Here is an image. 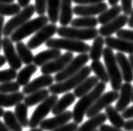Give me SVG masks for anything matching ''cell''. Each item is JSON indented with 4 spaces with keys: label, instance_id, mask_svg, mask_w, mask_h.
I'll return each mask as SVG.
<instances>
[{
    "label": "cell",
    "instance_id": "6da1fadb",
    "mask_svg": "<svg viewBox=\"0 0 133 131\" xmlns=\"http://www.w3.org/2000/svg\"><path fill=\"white\" fill-rule=\"evenodd\" d=\"M105 89H106V83L100 81L90 92L80 98L73 110L74 122L76 124H81L87 111L91 108L94 102L103 95Z\"/></svg>",
    "mask_w": 133,
    "mask_h": 131
},
{
    "label": "cell",
    "instance_id": "7a4b0ae2",
    "mask_svg": "<svg viewBox=\"0 0 133 131\" xmlns=\"http://www.w3.org/2000/svg\"><path fill=\"white\" fill-rule=\"evenodd\" d=\"M103 57L106 66L107 72L108 73L110 83L113 91H120L122 86V75L121 70L117 64L116 56L114 55L112 49L105 47L103 49Z\"/></svg>",
    "mask_w": 133,
    "mask_h": 131
},
{
    "label": "cell",
    "instance_id": "3957f363",
    "mask_svg": "<svg viewBox=\"0 0 133 131\" xmlns=\"http://www.w3.org/2000/svg\"><path fill=\"white\" fill-rule=\"evenodd\" d=\"M92 70L90 67L84 66L79 72H77L74 76L69 77L61 82H56V84H53L49 86V91L52 95H59L75 89L82 81L89 76Z\"/></svg>",
    "mask_w": 133,
    "mask_h": 131
},
{
    "label": "cell",
    "instance_id": "277c9868",
    "mask_svg": "<svg viewBox=\"0 0 133 131\" xmlns=\"http://www.w3.org/2000/svg\"><path fill=\"white\" fill-rule=\"evenodd\" d=\"M48 22L49 18L47 16H38L37 17L27 21L23 25H22L19 28L13 32L12 34L10 36V38L13 43H16L18 41H22V40H23L31 34L36 33L41 28H42L44 26L48 24Z\"/></svg>",
    "mask_w": 133,
    "mask_h": 131
},
{
    "label": "cell",
    "instance_id": "5b68a950",
    "mask_svg": "<svg viewBox=\"0 0 133 131\" xmlns=\"http://www.w3.org/2000/svg\"><path fill=\"white\" fill-rule=\"evenodd\" d=\"M48 48H55L59 50H66L70 52L87 53L90 50V46L83 41L74 40L70 38H50L45 43Z\"/></svg>",
    "mask_w": 133,
    "mask_h": 131
},
{
    "label": "cell",
    "instance_id": "8992f818",
    "mask_svg": "<svg viewBox=\"0 0 133 131\" xmlns=\"http://www.w3.org/2000/svg\"><path fill=\"white\" fill-rule=\"evenodd\" d=\"M57 34L65 38H70L79 41L94 40L99 34L98 29L95 28H79L74 27L61 26L58 27Z\"/></svg>",
    "mask_w": 133,
    "mask_h": 131
},
{
    "label": "cell",
    "instance_id": "52a82bcc",
    "mask_svg": "<svg viewBox=\"0 0 133 131\" xmlns=\"http://www.w3.org/2000/svg\"><path fill=\"white\" fill-rule=\"evenodd\" d=\"M58 100L57 95H51L49 96L44 101L40 103V105L36 108L30 118L29 128L35 129L40 125V124L45 120L50 112L52 111Z\"/></svg>",
    "mask_w": 133,
    "mask_h": 131
},
{
    "label": "cell",
    "instance_id": "ba28073f",
    "mask_svg": "<svg viewBox=\"0 0 133 131\" xmlns=\"http://www.w3.org/2000/svg\"><path fill=\"white\" fill-rule=\"evenodd\" d=\"M36 12V7L32 4H29L28 6L23 8V9L16 14L10 20H8L3 27V36L4 37H8L12 34L17 28L23 25L25 22L29 21L30 18Z\"/></svg>",
    "mask_w": 133,
    "mask_h": 131
},
{
    "label": "cell",
    "instance_id": "9c48e42d",
    "mask_svg": "<svg viewBox=\"0 0 133 131\" xmlns=\"http://www.w3.org/2000/svg\"><path fill=\"white\" fill-rule=\"evenodd\" d=\"M90 57L88 53H81L78 55L64 68L61 72L56 74L54 79L56 82H61L69 77L75 75L83 68L85 64L89 61Z\"/></svg>",
    "mask_w": 133,
    "mask_h": 131
},
{
    "label": "cell",
    "instance_id": "30bf717a",
    "mask_svg": "<svg viewBox=\"0 0 133 131\" xmlns=\"http://www.w3.org/2000/svg\"><path fill=\"white\" fill-rule=\"evenodd\" d=\"M58 27L55 23H50L44 26L38 32H36L35 35L27 41V46L31 49H36L43 43H45L48 40L52 38V37L57 33Z\"/></svg>",
    "mask_w": 133,
    "mask_h": 131
},
{
    "label": "cell",
    "instance_id": "8fae6325",
    "mask_svg": "<svg viewBox=\"0 0 133 131\" xmlns=\"http://www.w3.org/2000/svg\"><path fill=\"white\" fill-rule=\"evenodd\" d=\"M119 93L117 91H110L107 93H104L98 99L94 102L91 108L87 111L86 115L89 118L94 117L101 113V110L106 109L108 106L111 105L112 102L118 100Z\"/></svg>",
    "mask_w": 133,
    "mask_h": 131
},
{
    "label": "cell",
    "instance_id": "7c38bea8",
    "mask_svg": "<svg viewBox=\"0 0 133 131\" xmlns=\"http://www.w3.org/2000/svg\"><path fill=\"white\" fill-rule=\"evenodd\" d=\"M16 46L13 45V41L9 37H4L2 41V48L4 53L7 62L8 63L10 68L14 70H19L22 67V62L16 50Z\"/></svg>",
    "mask_w": 133,
    "mask_h": 131
},
{
    "label": "cell",
    "instance_id": "4fadbf2b",
    "mask_svg": "<svg viewBox=\"0 0 133 131\" xmlns=\"http://www.w3.org/2000/svg\"><path fill=\"white\" fill-rule=\"evenodd\" d=\"M74 59L73 52H67L62 54L61 57H57L51 62L45 64L41 67V72L43 75H50L52 73H58L61 72L66 66Z\"/></svg>",
    "mask_w": 133,
    "mask_h": 131
},
{
    "label": "cell",
    "instance_id": "5bb4252c",
    "mask_svg": "<svg viewBox=\"0 0 133 131\" xmlns=\"http://www.w3.org/2000/svg\"><path fill=\"white\" fill-rule=\"evenodd\" d=\"M71 119H73V112L65 110L61 114L55 115L52 118L45 119L40 124V128L43 130H53L66 124Z\"/></svg>",
    "mask_w": 133,
    "mask_h": 131
},
{
    "label": "cell",
    "instance_id": "9a60e30c",
    "mask_svg": "<svg viewBox=\"0 0 133 131\" xmlns=\"http://www.w3.org/2000/svg\"><path fill=\"white\" fill-rule=\"evenodd\" d=\"M129 18L125 14L119 15L115 19L112 20L104 25H102L98 29L99 34L102 37H111L112 34L122 29V27L128 23Z\"/></svg>",
    "mask_w": 133,
    "mask_h": 131
},
{
    "label": "cell",
    "instance_id": "2e32d148",
    "mask_svg": "<svg viewBox=\"0 0 133 131\" xmlns=\"http://www.w3.org/2000/svg\"><path fill=\"white\" fill-rule=\"evenodd\" d=\"M74 13L75 15L81 17H94L95 15L101 14L108 9V4L104 2L87 4V5H77L74 8Z\"/></svg>",
    "mask_w": 133,
    "mask_h": 131
},
{
    "label": "cell",
    "instance_id": "e0dca14e",
    "mask_svg": "<svg viewBox=\"0 0 133 131\" xmlns=\"http://www.w3.org/2000/svg\"><path fill=\"white\" fill-rule=\"evenodd\" d=\"M55 79L50 75H42L30 81L27 85L23 86L22 92L26 95H30L37 91L42 90L43 88L53 85Z\"/></svg>",
    "mask_w": 133,
    "mask_h": 131
},
{
    "label": "cell",
    "instance_id": "ac0fdd59",
    "mask_svg": "<svg viewBox=\"0 0 133 131\" xmlns=\"http://www.w3.org/2000/svg\"><path fill=\"white\" fill-rule=\"evenodd\" d=\"M105 44L108 47L117 50L119 52L133 54V41L118 37H108L105 38Z\"/></svg>",
    "mask_w": 133,
    "mask_h": 131
},
{
    "label": "cell",
    "instance_id": "d6986e66",
    "mask_svg": "<svg viewBox=\"0 0 133 131\" xmlns=\"http://www.w3.org/2000/svg\"><path fill=\"white\" fill-rule=\"evenodd\" d=\"M132 98V86L130 83L122 84L120 90L119 98L116 104L115 108L119 112H123L129 105Z\"/></svg>",
    "mask_w": 133,
    "mask_h": 131
},
{
    "label": "cell",
    "instance_id": "ffe728a7",
    "mask_svg": "<svg viewBox=\"0 0 133 131\" xmlns=\"http://www.w3.org/2000/svg\"><path fill=\"white\" fill-rule=\"evenodd\" d=\"M116 59L121 70L122 78L127 83H131L133 81V69L130 61L122 52L116 53Z\"/></svg>",
    "mask_w": 133,
    "mask_h": 131
},
{
    "label": "cell",
    "instance_id": "44dd1931",
    "mask_svg": "<svg viewBox=\"0 0 133 131\" xmlns=\"http://www.w3.org/2000/svg\"><path fill=\"white\" fill-rule=\"evenodd\" d=\"M61 55L62 54L61 50L55 48H48L47 50L42 51L36 54L34 57L33 62L36 67H42L45 64L56 59L57 57H61Z\"/></svg>",
    "mask_w": 133,
    "mask_h": 131
},
{
    "label": "cell",
    "instance_id": "7402d4cb",
    "mask_svg": "<svg viewBox=\"0 0 133 131\" xmlns=\"http://www.w3.org/2000/svg\"><path fill=\"white\" fill-rule=\"evenodd\" d=\"M73 0H61L59 22L61 26H68L72 22L74 9L72 8Z\"/></svg>",
    "mask_w": 133,
    "mask_h": 131
},
{
    "label": "cell",
    "instance_id": "603a6c76",
    "mask_svg": "<svg viewBox=\"0 0 133 131\" xmlns=\"http://www.w3.org/2000/svg\"><path fill=\"white\" fill-rule=\"evenodd\" d=\"M99 80L97 76H89L86 78L84 81H82L74 91V94L75 97L81 98L86 94H88L93 89L98 85Z\"/></svg>",
    "mask_w": 133,
    "mask_h": 131
},
{
    "label": "cell",
    "instance_id": "cb8c5ba5",
    "mask_svg": "<svg viewBox=\"0 0 133 131\" xmlns=\"http://www.w3.org/2000/svg\"><path fill=\"white\" fill-rule=\"evenodd\" d=\"M25 99V94L23 92H14L4 94L0 93V106L2 107H12L16 106Z\"/></svg>",
    "mask_w": 133,
    "mask_h": 131
},
{
    "label": "cell",
    "instance_id": "d4e9b609",
    "mask_svg": "<svg viewBox=\"0 0 133 131\" xmlns=\"http://www.w3.org/2000/svg\"><path fill=\"white\" fill-rule=\"evenodd\" d=\"M108 117L105 113H99L98 115L94 117H91L82 124L80 127L78 128L76 131H94L98 127L105 123Z\"/></svg>",
    "mask_w": 133,
    "mask_h": 131
},
{
    "label": "cell",
    "instance_id": "484cf974",
    "mask_svg": "<svg viewBox=\"0 0 133 131\" xmlns=\"http://www.w3.org/2000/svg\"><path fill=\"white\" fill-rule=\"evenodd\" d=\"M76 99L74 93L68 92L65 95H64L61 99L58 100L56 104L55 105L54 108L52 110V114L54 115H56L59 114H61L63 112H65V110L70 107L72 104H74V102Z\"/></svg>",
    "mask_w": 133,
    "mask_h": 131
},
{
    "label": "cell",
    "instance_id": "4316f807",
    "mask_svg": "<svg viewBox=\"0 0 133 131\" xmlns=\"http://www.w3.org/2000/svg\"><path fill=\"white\" fill-rule=\"evenodd\" d=\"M37 71V67L35 64L26 65L24 68H22L21 71L17 73V82L22 86H25L30 82V79L32 76V75Z\"/></svg>",
    "mask_w": 133,
    "mask_h": 131
},
{
    "label": "cell",
    "instance_id": "83f0119b",
    "mask_svg": "<svg viewBox=\"0 0 133 131\" xmlns=\"http://www.w3.org/2000/svg\"><path fill=\"white\" fill-rule=\"evenodd\" d=\"M105 114H106L108 120L110 121V123L112 124L114 127H117L119 129H122L124 127L125 120L122 115H120L119 111L114 108L113 106L109 105L105 109Z\"/></svg>",
    "mask_w": 133,
    "mask_h": 131
},
{
    "label": "cell",
    "instance_id": "f1b7e54d",
    "mask_svg": "<svg viewBox=\"0 0 133 131\" xmlns=\"http://www.w3.org/2000/svg\"><path fill=\"white\" fill-rule=\"evenodd\" d=\"M105 44V39L103 37L98 35L94 39L92 46L89 50V57L93 61H98L101 58L103 53V45Z\"/></svg>",
    "mask_w": 133,
    "mask_h": 131
},
{
    "label": "cell",
    "instance_id": "f546056e",
    "mask_svg": "<svg viewBox=\"0 0 133 131\" xmlns=\"http://www.w3.org/2000/svg\"><path fill=\"white\" fill-rule=\"evenodd\" d=\"M49 94H50L49 90L42 89V90L31 93L30 95H27V96L25 97L23 101L28 107L34 106L39 104V103H42V101H44L49 96Z\"/></svg>",
    "mask_w": 133,
    "mask_h": 131
},
{
    "label": "cell",
    "instance_id": "4dcf8cb0",
    "mask_svg": "<svg viewBox=\"0 0 133 131\" xmlns=\"http://www.w3.org/2000/svg\"><path fill=\"white\" fill-rule=\"evenodd\" d=\"M61 0H47L46 12L48 13L49 21L51 23H56L59 22V11H61Z\"/></svg>",
    "mask_w": 133,
    "mask_h": 131
},
{
    "label": "cell",
    "instance_id": "1f68e13d",
    "mask_svg": "<svg viewBox=\"0 0 133 131\" xmlns=\"http://www.w3.org/2000/svg\"><path fill=\"white\" fill-rule=\"evenodd\" d=\"M122 7L119 5H115L112 6L111 8L107 9L106 11H104L101 14H99L98 17V23H100L101 25H104L106 23L111 22L112 20L115 19L116 17H117L119 15H121L120 13L122 12Z\"/></svg>",
    "mask_w": 133,
    "mask_h": 131
},
{
    "label": "cell",
    "instance_id": "d6a6232c",
    "mask_svg": "<svg viewBox=\"0 0 133 131\" xmlns=\"http://www.w3.org/2000/svg\"><path fill=\"white\" fill-rule=\"evenodd\" d=\"M16 50L17 51V54L22 63L26 65L31 64L34 61V56L31 52V49L22 41H18L16 44Z\"/></svg>",
    "mask_w": 133,
    "mask_h": 131
},
{
    "label": "cell",
    "instance_id": "836d02e7",
    "mask_svg": "<svg viewBox=\"0 0 133 131\" xmlns=\"http://www.w3.org/2000/svg\"><path fill=\"white\" fill-rule=\"evenodd\" d=\"M90 67H91L92 72L95 74V76H97L101 82L107 84L108 82L110 81L107 69L99 60L93 61L90 65Z\"/></svg>",
    "mask_w": 133,
    "mask_h": 131
},
{
    "label": "cell",
    "instance_id": "e575fe53",
    "mask_svg": "<svg viewBox=\"0 0 133 131\" xmlns=\"http://www.w3.org/2000/svg\"><path fill=\"white\" fill-rule=\"evenodd\" d=\"M70 24L71 27L79 28H95L98 24V21L95 17H81L72 20Z\"/></svg>",
    "mask_w": 133,
    "mask_h": 131
},
{
    "label": "cell",
    "instance_id": "d590c367",
    "mask_svg": "<svg viewBox=\"0 0 133 131\" xmlns=\"http://www.w3.org/2000/svg\"><path fill=\"white\" fill-rule=\"evenodd\" d=\"M28 106H27L25 103H19L15 106L14 114L17 117V120L23 128L29 127V120L28 119Z\"/></svg>",
    "mask_w": 133,
    "mask_h": 131
},
{
    "label": "cell",
    "instance_id": "8d00e7d4",
    "mask_svg": "<svg viewBox=\"0 0 133 131\" xmlns=\"http://www.w3.org/2000/svg\"><path fill=\"white\" fill-rule=\"evenodd\" d=\"M3 123L11 131H22V126L17 120L14 112L11 110H7L4 112L3 116Z\"/></svg>",
    "mask_w": 133,
    "mask_h": 131
},
{
    "label": "cell",
    "instance_id": "74e56055",
    "mask_svg": "<svg viewBox=\"0 0 133 131\" xmlns=\"http://www.w3.org/2000/svg\"><path fill=\"white\" fill-rule=\"evenodd\" d=\"M22 11V7L18 3H0V15L15 16Z\"/></svg>",
    "mask_w": 133,
    "mask_h": 131
},
{
    "label": "cell",
    "instance_id": "f35d334b",
    "mask_svg": "<svg viewBox=\"0 0 133 131\" xmlns=\"http://www.w3.org/2000/svg\"><path fill=\"white\" fill-rule=\"evenodd\" d=\"M20 85L17 81H8L5 83L0 84V93L9 94V93H14L19 91Z\"/></svg>",
    "mask_w": 133,
    "mask_h": 131
},
{
    "label": "cell",
    "instance_id": "ab89813d",
    "mask_svg": "<svg viewBox=\"0 0 133 131\" xmlns=\"http://www.w3.org/2000/svg\"><path fill=\"white\" fill-rule=\"evenodd\" d=\"M17 76V71L12 68L5 69L0 71V84L12 81Z\"/></svg>",
    "mask_w": 133,
    "mask_h": 131
},
{
    "label": "cell",
    "instance_id": "60d3db41",
    "mask_svg": "<svg viewBox=\"0 0 133 131\" xmlns=\"http://www.w3.org/2000/svg\"><path fill=\"white\" fill-rule=\"evenodd\" d=\"M36 13L39 16L45 15L47 8V0H35Z\"/></svg>",
    "mask_w": 133,
    "mask_h": 131
},
{
    "label": "cell",
    "instance_id": "b9f144b4",
    "mask_svg": "<svg viewBox=\"0 0 133 131\" xmlns=\"http://www.w3.org/2000/svg\"><path fill=\"white\" fill-rule=\"evenodd\" d=\"M132 2H133V0H121L122 10L123 13L127 16L131 15V13L133 10Z\"/></svg>",
    "mask_w": 133,
    "mask_h": 131
},
{
    "label": "cell",
    "instance_id": "7bdbcfd3",
    "mask_svg": "<svg viewBox=\"0 0 133 131\" xmlns=\"http://www.w3.org/2000/svg\"><path fill=\"white\" fill-rule=\"evenodd\" d=\"M117 37L118 38L125 39L133 41V30L130 29H122L117 32Z\"/></svg>",
    "mask_w": 133,
    "mask_h": 131
},
{
    "label": "cell",
    "instance_id": "ee69618b",
    "mask_svg": "<svg viewBox=\"0 0 133 131\" xmlns=\"http://www.w3.org/2000/svg\"><path fill=\"white\" fill-rule=\"evenodd\" d=\"M78 128H79L78 127V124L74 122V123L66 124L65 125L61 126V127H59L57 129H55L50 131H76Z\"/></svg>",
    "mask_w": 133,
    "mask_h": 131
},
{
    "label": "cell",
    "instance_id": "f6af8a7d",
    "mask_svg": "<svg viewBox=\"0 0 133 131\" xmlns=\"http://www.w3.org/2000/svg\"><path fill=\"white\" fill-rule=\"evenodd\" d=\"M104 0H73V2L79 5H87V4H94L102 3Z\"/></svg>",
    "mask_w": 133,
    "mask_h": 131
},
{
    "label": "cell",
    "instance_id": "bcb514c9",
    "mask_svg": "<svg viewBox=\"0 0 133 131\" xmlns=\"http://www.w3.org/2000/svg\"><path fill=\"white\" fill-rule=\"evenodd\" d=\"M99 131H124V130H122V129L114 127V126L103 124L99 127Z\"/></svg>",
    "mask_w": 133,
    "mask_h": 131
},
{
    "label": "cell",
    "instance_id": "7dc6e473",
    "mask_svg": "<svg viewBox=\"0 0 133 131\" xmlns=\"http://www.w3.org/2000/svg\"><path fill=\"white\" fill-rule=\"evenodd\" d=\"M122 115L124 119H131L133 118V106L127 108L124 111L122 112Z\"/></svg>",
    "mask_w": 133,
    "mask_h": 131
},
{
    "label": "cell",
    "instance_id": "c3c4849f",
    "mask_svg": "<svg viewBox=\"0 0 133 131\" xmlns=\"http://www.w3.org/2000/svg\"><path fill=\"white\" fill-rule=\"evenodd\" d=\"M4 17L0 15V51L2 48V35H3V27H4Z\"/></svg>",
    "mask_w": 133,
    "mask_h": 131
},
{
    "label": "cell",
    "instance_id": "681fc988",
    "mask_svg": "<svg viewBox=\"0 0 133 131\" xmlns=\"http://www.w3.org/2000/svg\"><path fill=\"white\" fill-rule=\"evenodd\" d=\"M124 129L126 131H133V120H128L127 122H125L124 124Z\"/></svg>",
    "mask_w": 133,
    "mask_h": 131
},
{
    "label": "cell",
    "instance_id": "f907efd6",
    "mask_svg": "<svg viewBox=\"0 0 133 131\" xmlns=\"http://www.w3.org/2000/svg\"><path fill=\"white\" fill-rule=\"evenodd\" d=\"M17 2L22 8H26L29 5L31 0H17Z\"/></svg>",
    "mask_w": 133,
    "mask_h": 131
},
{
    "label": "cell",
    "instance_id": "816d5d0a",
    "mask_svg": "<svg viewBox=\"0 0 133 131\" xmlns=\"http://www.w3.org/2000/svg\"><path fill=\"white\" fill-rule=\"evenodd\" d=\"M0 131H11V130L7 127L5 124L3 123L2 121L0 120Z\"/></svg>",
    "mask_w": 133,
    "mask_h": 131
},
{
    "label": "cell",
    "instance_id": "f5cc1de1",
    "mask_svg": "<svg viewBox=\"0 0 133 131\" xmlns=\"http://www.w3.org/2000/svg\"><path fill=\"white\" fill-rule=\"evenodd\" d=\"M128 26H129V27H131V28H133V10L131 13L130 15V17H129V20H128Z\"/></svg>",
    "mask_w": 133,
    "mask_h": 131
},
{
    "label": "cell",
    "instance_id": "db71d44e",
    "mask_svg": "<svg viewBox=\"0 0 133 131\" xmlns=\"http://www.w3.org/2000/svg\"><path fill=\"white\" fill-rule=\"evenodd\" d=\"M6 62H7V60H6L5 57H4V56L0 55V67H2L6 63Z\"/></svg>",
    "mask_w": 133,
    "mask_h": 131
},
{
    "label": "cell",
    "instance_id": "11a10c76",
    "mask_svg": "<svg viewBox=\"0 0 133 131\" xmlns=\"http://www.w3.org/2000/svg\"><path fill=\"white\" fill-rule=\"evenodd\" d=\"M119 1H120V0H108V3L111 6H115L117 5Z\"/></svg>",
    "mask_w": 133,
    "mask_h": 131
},
{
    "label": "cell",
    "instance_id": "9f6ffc18",
    "mask_svg": "<svg viewBox=\"0 0 133 131\" xmlns=\"http://www.w3.org/2000/svg\"><path fill=\"white\" fill-rule=\"evenodd\" d=\"M15 0H0V3H13Z\"/></svg>",
    "mask_w": 133,
    "mask_h": 131
},
{
    "label": "cell",
    "instance_id": "6f0895ef",
    "mask_svg": "<svg viewBox=\"0 0 133 131\" xmlns=\"http://www.w3.org/2000/svg\"><path fill=\"white\" fill-rule=\"evenodd\" d=\"M128 59H129L130 63H131V67H132V69H133V54H131V55L129 56V57H128Z\"/></svg>",
    "mask_w": 133,
    "mask_h": 131
},
{
    "label": "cell",
    "instance_id": "680465c9",
    "mask_svg": "<svg viewBox=\"0 0 133 131\" xmlns=\"http://www.w3.org/2000/svg\"><path fill=\"white\" fill-rule=\"evenodd\" d=\"M4 110L3 109V107L2 106H0V117H3V115H4Z\"/></svg>",
    "mask_w": 133,
    "mask_h": 131
},
{
    "label": "cell",
    "instance_id": "91938a15",
    "mask_svg": "<svg viewBox=\"0 0 133 131\" xmlns=\"http://www.w3.org/2000/svg\"><path fill=\"white\" fill-rule=\"evenodd\" d=\"M29 131H44L43 129H37V128H35V129H31V130H29Z\"/></svg>",
    "mask_w": 133,
    "mask_h": 131
},
{
    "label": "cell",
    "instance_id": "94428289",
    "mask_svg": "<svg viewBox=\"0 0 133 131\" xmlns=\"http://www.w3.org/2000/svg\"><path fill=\"white\" fill-rule=\"evenodd\" d=\"M131 101L133 102V86H132V98H131Z\"/></svg>",
    "mask_w": 133,
    "mask_h": 131
},
{
    "label": "cell",
    "instance_id": "6125c7cd",
    "mask_svg": "<svg viewBox=\"0 0 133 131\" xmlns=\"http://www.w3.org/2000/svg\"><path fill=\"white\" fill-rule=\"evenodd\" d=\"M94 131H99V130H94Z\"/></svg>",
    "mask_w": 133,
    "mask_h": 131
}]
</instances>
